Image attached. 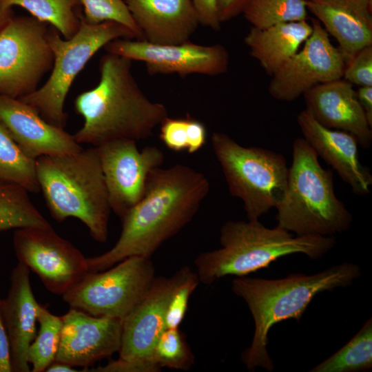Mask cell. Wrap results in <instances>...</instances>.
I'll list each match as a JSON object with an SVG mask.
<instances>
[{
	"label": "cell",
	"instance_id": "36",
	"mask_svg": "<svg viewBox=\"0 0 372 372\" xmlns=\"http://www.w3.org/2000/svg\"><path fill=\"white\" fill-rule=\"evenodd\" d=\"M200 25L214 31L220 30L217 0H191Z\"/></svg>",
	"mask_w": 372,
	"mask_h": 372
},
{
	"label": "cell",
	"instance_id": "11",
	"mask_svg": "<svg viewBox=\"0 0 372 372\" xmlns=\"http://www.w3.org/2000/svg\"><path fill=\"white\" fill-rule=\"evenodd\" d=\"M12 241L19 262L52 293L63 296L89 272L87 258L51 226L17 229Z\"/></svg>",
	"mask_w": 372,
	"mask_h": 372
},
{
	"label": "cell",
	"instance_id": "26",
	"mask_svg": "<svg viewBox=\"0 0 372 372\" xmlns=\"http://www.w3.org/2000/svg\"><path fill=\"white\" fill-rule=\"evenodd\" d=\"M4 8L19 6L32 17L50 24L65 39L72 37L79 30L80 17L74 7L79 0H0Z\"/></svg>",
	"mask_w": 372,
	"mask_h": 372
},
{
	"label": "cell",
	"instance_id": "29",
	"mask_svg": "<svg viewBox=\"0 0 372 372\" xmlns=\"http://www.w3.org/2000/svg\"><path fill=\"white\" fill-rule=\"evenodd\" d=\"M39 329L28 350V362L32 372L45 371L54 361L59 349L62 329V317L51 313L39 305L37 312Z\"/></svg>",
	"mask_w": 372,
	"mask_h": 372
},
{
	"label": "cell",
	"instance_id": "44",
	"mask_svg": "<svg viewBox=\"0 0 372 372\" xmlns=\"http://www.w3.org/2000/svg\"><path fill=\"white\" fill-rule=\"evenodd\" d=\"M372 5V0H367Z\"/></svg>",
	"mask_w": 372,
	"mask_h": 372
},
{
	"label": "cell",
	"instance_id": "33",
	"mask_svg": "<svg viewBox=\"0 0 372 372\" xmlns=\"http://www.w3.org/2000/svg\"><path fill=\"white\" fill-rule=\"evenodd\" d=\"M342 79L359 87L372 86V45L362 49L346 64Z\"/></svg>",
	"mask_w": 372,
	"mask_h": 372
},
{
	"label": "cell",
	"instance_id": "38",
	"mask_svg": "<svg viewBox=\"0 0 372 372\" xmlns=\"http://www.w3.org/2000/svg\"><path fill=\"white\" fill-rule=\"evenodd\" d=\"M372 24V5L367 0H324Z\"/></svg>",
	"mask_w": 372,
	"mask_h": 372
},
{
	"label": "cell",
	"instance_id": "37",
	"mask_svg": "<svg viewBox=\"0 0 372 372\" xmlns=\"http://www.w3.org/2000/svg\"><path fill=\"white\" fill-rule=\"evenodd\" d=\"M187 147L189 154L198 152L206 143L207 130L205 125L200 121L187 116Z\"/></svg>",
	"mask_w": 372,
	"mask_h": 372
},
{
	"label": "cell",
	"instance_id": "12",
	"mask_svg": "<svg viewBox=\"0 0 372 372\" xmlns=\"http://www.w3.org/2000/svg\"><path fill=\"white\" fill-rule=\"evenodd\" d=\"M106 52L143 62L152 75L176 74L218 76L227 72L229 54L221 44H156L145 40L117 39L105 47Z\"/></svg>",
	"mask_w": 372,
	"mask_h": 372
},
{
	"label": "cell",
	"instance_id": "40",
	"mask_svg": "<svg viewBox=\"0 0 372 372\" xmlns=\"http://www.w3.org/2000/svg\"><path fill=\"white\" fill-rule=\"evenodd\" d=\"M0 298V305H1ZM10 347L0 310V372H11Z\"/></svg>",
	"mask_w": 372,
	"mask_h": 372
},
{
	"label": "cell",
	"instance_id": "17",
	"mask_svg": "<svg viewBox=\"0 0 372 372\" xmlns=\"http://www.w3.org/2000/svg\"><path fill=\"white\" fill-rule=\"evenodd\" d=\"M0 121L30 158L75 153L83 148L73 135L44 120L19 99L0 94Z\"/></svg>",
	"mask_w": 372,
	"mask_h": 372
},
{
	"label": "cell",
	"instance_id": "41",
	"mask_svg": "<svg viewBox=\"0 0 372 372\" xmlns=\"http://www.w3.org/2000/svg\"><path fill=\"white\" fill-rule=\"evenodd\" d=\"M355 92L368 123L372 127V86L359 87Z\"/></svg>",
	"mask_w": 372,
	"mask_h": 372
},
{
	"label": "cell",
	"instance_id": "4",
	"mask_svg": "<svg viewBox=\"0 0 372 372\" xmlns=\"http://www.w3.org/2000/svg\"><path fill=\"white\" fill-rule=\"evenodd\" d=\"M220 247L198 254L194 260L200 282L211 285L227 276H246L278 258L295 254L318 260L331 250L333 236H293L277 225L270 229L259 220H229L220 229Z\"/></svg>",
	"mask_w": 372,
	"mask_h": 372
},
{
	"label": "cell",
	"instance_id": "43",
	"mask_svg": "<svg viewBox=\"0 0 372 372\" xmlns=\"http://www.w3.org/2000/svg\"><path fill=\"white\" fill-rule=\"evenodd\" d=\"M10 9H6L3 8L1 1H0V30L10 19L5 20L6 17L8 15V10Z\"/></svg>",
	"mask_w": 372,
	"mask_h": 372
},
{
	"label": "cell",
	"instance_id": "3",
	"mask_svg": "<svg viewBox=\"0 0 372 372\" xmlns=\"http://www.w3.org/2000/svg\"><path fill=\"white\" fill-rule=\"evenodd\" d=\"M360 275L358 265L344 262L311 275L293 273L275 280L234 278L231 289L244 300L255 324L251 344L241 355L243 364L250 371L261 367L272 371L274 366L267 349L271 328L288 319L299 321L316 296L348 287Z\"/></svg>",
	"mask_w": 372,
	"mask_h": 372
},
{
	"label": "cell",
	"instance_id": "32",
	"mask_svg": "<svg viewBox=\"0 0 372 372\" xmlns=\"http://www.w3.org/2000/svg\"><path fill=\"white\" fill-rule=\"evenodd\" d=\"M200 281L196 272L185 266L184 273L173 290L165 315V329L178 328L182 322L189 298Z\"/></svg>",
	"mask_w": 372,
	"mask_h": 372
},
{
	"label": "cell",
	"instance_id": "23",
	"mask_svg": "<svg viewBox=\"0 0 372 372\" xmlns=\"http://www.w3.org/2000/svg\"><path fill=\"white\" fill-rule=\"evenodd\" d=\"M307 8L338 43L347 64L359 51L372 45V24L324 0H306Z\"/></svg>",
	"mask_w": 372,
	"mask_h": 372
},
{
	"label": "cell",
	"instance_id": "15",
	"mask_svg": "<svg viewBox=\"0 0 372 372\" xmlns=\"http://www.w3.org/2000/svg\"><path fill=\"white\" fill-rule=\"evenodd\" d=\"M62 317V329L54 361L72 367H88L118 352L123 321L96 317L70 308Z\"/></svg>",
	"mask_w": 372,
	"mask_h": 372
},
{
	"label": "cell",
	"instance_id": "28",
	"mask_svg": "<svg viewBox=\"0 0 372 372\" xmlns=\"http://www.w3.org/2000/svg\"><path fill=\"white\" fill-rule=\"evenodd\" d=\"M242 14L258 29L291 21L306 20V0H249Z\"/></svg>",
	"mask_w": 372,
	"mask_h": 372
},
{
	"label": "cell",
	"instance_id": "31",
	"mask_svg": "<svg viewBox=\"0 0 372 372\" xmlns=\"http://www.w3.org/2000/svg\"><path fill=\"white\" fill-rule=\"evenodd\" d=\"M84 10L83 19L90 24L113 21L132 31L136 39L143 40L142 33L135 23L123 0H79Z\"/></svg>",
	"mask_w": 372,
	"mask_h": 372
},
{
	"label": "cell",
	"instance_id": "5",
	"mask_svg": "<svg viewBox=\"0 0 372 372\" xmlns=\"http://www.w3.org/2000/svg\"><path fill=\"white\" fill-rule=\"evenodd\" d=\"M35 172L52 217L58 222L73 217L104 243L111 213L101 161L96 147L71 154L41 156Z\"/></svg>",
	"mask_w": 372,
	"mask_h": 372
},
{
	"label": "cell",
	"instance_id": "39",
	"mask_svg": "<svg viewBox=\"0 0 372 372\" xmlns=\"http://www.w3.org/2000/svg\"><path fill=\"white\" fill-rule=\"evenodd\" d=\"M249 0H217L218 12L221 23L228 21L242 14Z\"/></svg>",
	"mask_w": 372,
	"mask_h": 372
},
{
	"label": "cell",
	"instance_id": "1",
	"mask_svg": "<svg viewBox=\"0 0 372 372\" xmlns=\"http://www.w3.org/2000/svg\"><path fill=\"white\" fill-rule=\"evenodd\" d=\"M210 184L200 172L176 164L152 169L141 199L121 218L122 229L107 251L87 258L89 272L102 271L133 256L150 258L197 214Z\"/></svg>",
	"mask_w": 372,
	"mask_h": 372
},
{
	"label": "cell",
	"instance_id": "6",
	"mask_svg": "<svg viewBox=\"0 0 372 372\" xmlns=\"http://www.w3.org/2000/svg\"><path fill=\"white\" fill-rule=\"evenodd\" d=\"M333 172L303 138L293 143L285 196L276 207L278 225L297 236H333L349 229L353 217L335 194Z\"/></svg>",
	"mask_w": 372,
	"mask_h": 372
},
{
	"label": "cell",
	"instance_id": "27",
	"mask_svg": "<svg viewBox=\"0 0 372 372\" xmlns=\"http://www.w3.org/2000/svg\"><path fill=\"white\" fill-rule=\"evenodd\" d=\"M0 180L19 185L29 192L40 191L35 160L28 157L0 121Z\"/></svg>",
	"mask_w": 372,
	"mask_h": 372
},
{
	"label": "cell",
	"instance_id": "42",
	"mask_svg": "<svg viewBox=\"0 0 372 372\" xmlns=\"http://www.w3.org/2000/svg\"><path fill=\"white\" fill-rule=\"evenodd\" d=\"M45 371H48V372H75L78 371L74 369V367L68 364H66L63 362H57V361H54L48 366Z\"/></svg>",
	"mask_w": 372,
	"mask_h": 372
},
{
	"label": "cell",
	"instance_id": "21",
	"mask_svg": "<svg viewBox=\"0 0 372 372\" xmlns=\"http://www.w3.org/2000/svg\"><path fill=\"white\" fill-rule=\"evenodd\" d=\"M143 40L156 44L189 41L200 25L191 0H123Z\"/></svg>",
	"mask_w": 372,
	"mask_h": 372
},
{
	"label": "cell",
	"instance_id": "10",
	"mask_svg": "<svg viewBox=\"0 0 372 372\" xmlns=\"http://www.w3.org/2000/svg\"><path fill=\"white\" fill-rule=\"evenodd\" d=\"M47 24L34 17L10 19L0 30V94L15 99L39 87L54 54Z\"/></svg>",
	"mask_w": 372,
	"mask_h": 372
},
{
	"label": "cell",
	"instance_id": "22",
	"mask_svg": "<svg viewBox=\"0 0 372 372\" xmlns=\"http://www.w3.org/2000/svg\"><path fill=\"white\" fill-rule=\"evenodd\" d=\"M313 31L306 20L276 24L265 29L252 27L244 42L251 56L272 76L292 57Z\"/></svg>",
	"mask_w": 372,
	"mask_h": 372
},
{
	"label": "cell",
	"instance_id": "34",
	"mask_svg": "<svg viewBox=\"0 0 372 372\" xmlns=\"http://www.w3.org/2000/svg\"><path fill=\"white\" fill-rule=\"evenodd\" d=\"M187 116L185 118L166 117L160 124V139L169 149L174 152L187 150Z\"/></svg>",
	"mask_w": 372,
	"mask_h": 372
},
{
	"label": "cell",
	"instance_id": "16",
	"mask_svg": "<svg viewBox=\"0 0 372 372\" xmlns=\"http://www.w3.org/2000/svg\"><path fill=\"white\" fill-rule=\"evenodd\" d=\"M185 267L170 277H156L141 302L123 320L119 358L152 360L154 347L165 329V315L170 296L180 280Z\"/></svg>",
	"mask_w": 372,
	"mask_h": 372
},
{
	"label": "cell",
	"instance_id": "19",
	"mask_svg": "<svg viewBox=\"0 0 372 372\" xmlns=\"http://www.w3.org/2000/svg\"><path fill=\"white\" fill-rule=\"evenodd\" d=\"M306 109L322 126L348 132L362 148H370L372 127L353 85L344 79L315 86L303 94Z\"/></svg>",
	"mask_w": 372,
	"mask_h": 372
},
{
	"label": "cell",
	"instance_id": "2",
	"mask_svg": "<svg viewBox=\"0 0 372 372\" xmlns=\"http://www.w3.org/2000/svg\"><path fill=\"white\" fill-rule=\"evenodd\" d=\"M132 61L108 52L101 57L99 83L79 94L74 103L83 118L73 135L78 143L98 147L118 138L146 139L168 116L166 107L151 101L139 87Z\"/></svg>",
	"mask_w": 372,
	"mask_h": 372
},
{
	"label": "cell",
	"instance_id": "7",
	"mask_svg": "<svg viewBox=\"0 0 372 372\" xmlns=\"http://www.w3.org/2000/svg\"><path fill=\"white\" fill-rule=\"evenodd\" d=\"M77 32L64 39L54 28L48 39L54 62L48 80L33 93L19 99L35 109L49 123L64 129L68 115L64 110L67 95L73 81L87 63L102 48L117 39H136L124 25L113 21L87 23L80 16Z\"/></svg>",
	"mask_w": 372,
	"mask_h": 372
},
{
	"label": "cell",
	"instance_id": "25",
	"mask_svg": "<svg viewBox=\"0 0 372 372\" xmlns=\"http://www.w3.org/2000/svg\"><path fill=\"white\" fill-rule=\"evenodd\" d=\"M372 368V320L341 349L313 367L310 372H357Z\"/></svg>",
	"mask_w": 372,
	"mask_h": 372
},
{
	"label": "cell",
	"instance_id": "9",
	"mask_svg": "<svg viewBox=\"0 0 372 372\" xmlns=\"http://www.w3.org/2000/svg\"><path fill=\"white\" fill-rule=\"evenodd\" d=\"M155 278L150 258L133 256L104 271L88 272L63 300L70 308L123 321L141 302Z\"/></svg>",
	"mask_w": 372,
	"mask_h": 372
},
{
	"label": "cell",
	"instance_id": "35",
	"mask_svg": "<svg viewBox=\"0 0 372 372\" xmlns=\"http://www.w3.org/2000/svg\"><path fill=\"white\" fill-rule=\"evenodd\" d=\"M161 368L152 360H132L118 358L112 360L104 366L92 369L95 372H158Z\"/></svg>",
	"mask_w": 372,
	"mask_h": 372
},
{
	"label": "cell",
	"instance_id": "8",
	"mask_svg": "<svg viewBox=\"0 0 372 372\" xmlns=\"http://www.w3.org/2000/svg\"><path fill=\"white\" fill-rule=\"evenodd\" d=\"M211 143L229 193L242 201L248 220H259L277 207L288 179L289 168L282 154L242 146L219 132H213Z\"/></svg>",
	"mask_w": 372,
	"mask_h": 372
},
{
	"label": "cell",
	"instance_id": "14",
	"mask_svg": "<svg viewBox=\"0 0 372 372\" xmlns=\"http://www.w3.org/2000/svg\"><path fill=\"white\" fill-rule=\"evenodd\" d=\"M111 210L120 218L143 197L150 172L161 167L163 151L156 146L139 150L136 141L118 138L96 147Z\"/></svg>",
	"mask_w": 372,
	"mask_h": 372
},
{
	"label": "cell",
	"instance_id": "13",
	"mask_svg": "<svg viewBox=\"0 0 372 372\" xmlns=\"http://www.w3.org/2000/svg\"><path fill=\"white\" fill-rule=\"evenodd\" d=\"M313 31L298 51L272 76L268 92L273 99L292 101L322 83L342 79L346 63L320 21L311 19Z\"/></svg>",
	"mask_w": 372,
	"mask_h": 372
},
{
	"label": "cell",
	"instance_id": "24",
	"mask_svg": "<svg viewBox=\"0 0 372 372\" xmlns=\"http://www.w3.org/2000/svg\"><path fill=\"white\" fill-rule=\"evenodd\" d=\"M22 186L0 180V232L29 227L51 226Z\"/></svg>",
	"mask_w": 372,
	"mask_h": 372
},
{
	"label": "cell",
	"instance_id": "18",
	"mask_svg": "<svg viewBox=\"0 0 372 372\" xmlns=\"http://www.w3.org/2000/svg\"><path fill=\"white\" fill-rule=\"evenodd\" d=\"M303 138L329 165L335 170L356 195L370 193L372 174L358 156V143L352 134L325 127L305 110L297 116Z\"/></svg>",
	"mask_w": 372,
	"mask_h": 372
},
{
	"label": "cell",
	"instance_id": "20",
	"mask_svg": "<svg viewBox=\"0 0 372 372\" xmlns=\"http://www.w3.org/2000/svg\"><path fill=\"white\" fill-rule=\"evenodd\" d=\"M7 296L1 300L0 310L8 334L12 371L29 372L28 350L37 335L39 304L32 293L30 269L19 262L10 277Z\"/></svg>",
	"mask_w": 372,
	"mask_h": 372
},
{
	"label": "cell",
	"instance_id": "30",
	"mask_svg": "<svg viewBox=\"0 0 372 372\" xmlns=\"http://www.w3.org/2000/svg\"><path fill=\"white\" fill-rule=\"evenodd\" d=\"M152 360L161 369L184 371L194 363L191 349L178 328L163 331L154 347Z\"/></svg>",
	"mask_w": 372,
	"mask_h": 372
}]
</instances>
